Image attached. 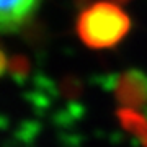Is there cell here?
Returning a JSON list of instances; mask_svg holds the SVG:
<instances>
[{
  "label": "cell",
  "mask_w": 147,
  "mask_h": 147,
  "mask_svg": "<svg viewBox=\"0 0 147 147\" xmlns=\"http://www.w3.org/2000/svg\"><path fill=\"white\" fill-rule=\"evenodd\" d=\"M121 127L141 142L147 139V118L132 108H119L116 111Z\"/></svg>",
  "instance_id": "277c9868"
},
{
  "label": "cell",
  "mask_w": 147,
  "mask_h": 147,
  "mask_svg": "<svg viewBox=\"0 0 147 147\" xmlns=\"http://www.w3.org/2000/svg\"><path fill=\"white\" fill-rule=\"evenodd\" d=\"M131 18L115 2H96L77 18V36L90 49H111L131 31Z\"/></svg>",
  "instance_id": "6da1fadb"
},
{
  "label": "cell",
  "mask_w": 147,
  "mask_h": 147,
  "mask_svg": "<svg viewBox=\"0 0 147 147\" xmlns=\"http://www.w3.org/2000/svg\"><path fill=\"white\" fill-rule=\"evenodd\" d=\"M41 0H2L0 2V28L2 33H16L31 20Z\"/></svg>",
  "instance_id": "3957f363"
},
{
  "label": "cell",
  "mask_w": 147,
  "mask_h": 147,
  "mask_svg": "<svg viewBox=\"0 0 147 147\" xmlns=\"http://www.w3.org/2000/svg\"><path fill=\"white\" fill-rule=\"evenodd\" d=\"M113 93L121 108L141 110L147 105V75L139 69H127L115 80Z\"/></svg>",
  "instance_id": "7a4b0ae2"
},
{
  "label": "cell",
  "mask_w": 147,
  "mask_h": 147,
  "mask_svg": "<svg viewBox=\"0 0 147 147\" xmlns=\"http://www.w3.org/2000/svg\"><path fill=\"white\" fill-rule=\"evenodd\" d=\"M64 93L69 95V96H75V95H79L80 92V85H79V80L72 79V77H67V79L64 80Z\"/></svg>",
  "instance_id": "8992f818"
},
{
  "label": "cell",
  "mask_w": 147,
  "mask_h": 147,
  "mask_svg": "<svg viewBox=\"0 0 147 147\" xmlns=\"http://www.w3.org/2000/svg\"><path fill=\"white\" fill-rule=\"evenodd\" d=\"M142 146H144V147H147V139H146L144 142H142Z\"/></svg>",
  "instance_id": "ba28073f"
},
{
  "label": "cell",
  "mask_w": 147,
  "mask_h": 147,
  "mask_svg": "<svg viewBox=\"0 0 147 147\" xmlns=\"http://www.w3.org/2000/svg\"><path fill=\"white\" fill-rule=\"evenodd\" d=\"M108 2H115V3H126L129 0H108Z\"/></svg>",
  "instance_id": "52a82bcc"
},
{
  "label": "cell",
  "mask_w": 147,
  "mask_h": 147,
  "mask_svg": "<svg viewBox=\"0 0 147 147\" xmlns=\"http://www.w3.org/2000/svg\"><path fill=\"white\" fill-rule=\"evenodd\" d=\"M7 67H10L13 77H26L28 74V69H30V62L25 56H20V54H15L11 56L10 59L7 57V53L5 49L2 51V74L5 75L7 74Z\"/></svg>",
  "instance_id": "5b68a950"
}]
</instances>
